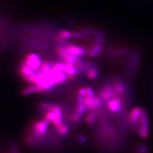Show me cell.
I'll list each match as a JSON object with an SVG mask.
<instances>
[{
	"mask_svg": "<svg viewBox=\"0 0 153 153\" xmlns=\"http://www.w3.org/2000/svg\"><path fill=\"white\" fill-rule=\"evenodd\" d=\"M98 96L106 103L117 97L113 82L108 81L103 83L99 88Z\"/></svg>",
	"mask_w": 153,
	"mask_h": 153,
	"instance_id": "1",
	"label": "cell"
},
{
	"mask_svg": "<svg viewBox=\"0 0 153 153\" xmlns=\"http://www.w3.org/2000/svg\"><path fill=\"white\" fill-rule=\"evenodd\" d=\"M136 131L140 137L146 138L149 133V121L146 111L142 109L141 116L137 124Z\"/></svg>",
	"mask_w": 153,
	"mask_h": 153,
	"instance_id": "2",
	"label": "cell"
},
{
	"mask_svg": "<svg viewBox=\"0 0 153 153\" xmlns=\"http://www.w3.org/2000/svg\"><path fill=\"white\" fill-rule=\"evenodd\" d=\"M106 107L111 112L117 114H121L124 111L126 110L124 100L123 98L119 97H116L110 100L107 103Z\"/></svg>",
	"mask_w": 153,
	"mask_h": 153,
	"instance_id": "3",
	"label": "cell"
},
{
	"mask_svg": "<svg viewBox=\"0 0 153 153\" xmlns=\"http://www.w3.org/2000/svg\"><path fill=\"white\" fill-rule=\"evenodd\" d=\"M139 60L140 54L137 52H133L129 57L126 65V71L129 76H132L134 75L137 71Z\"/></svg>",
	"mask_w": 153,
	"mask_h": 153,
	"instance_id": "4",
	"label": "cell"
},
{
	"mask_svg": "<svg viewBox=\"0 0 153 153\" xmlns=\"http://www.w3.org/2000/svg\"><path fill=\"white\" fill-rule=\"evenodd\" d=\"M23 63L33 70L37 71L43 62L38 55L35 53H31L26 56Z\"/></svg>",
	"mask_w": 153,
	"mask_h": 153,
	"instance_id": "5",
	"label": "cell"
},
{
	"mask_svg": "<svg viewBox=\"0 0 153 153\" xmlns=\"http://www.w3.org/2000/svg\"><path fill=\"white\" fill-rule=\"evenodd\" d=\"M115 91L117 97L123 98L126 93L127 87L123 79L119 76H115L113 79Z\"/></svg>",
	"mask_w": 153,
	"mask_h": 153,
	"instance_id": "6",
	"label": "cell"
},
{
	"mask_svg": "<svg viewBox=\"0 0 153 153\" xmlns=\"http://www.w3.org/2000/svg\"><path fill=\"white\" fill-rule=\"evenodd\" d=\"M65 47L69 53L73 56L81 57L88 54V49L83 47L71 44L65 45Z\"/></svg>",
	"mask_w": 153,
	"mask_h": 153,
	"instance_id": "7",
	"label": "cell"
},
{
	"mask_svg": "<svg viewBox=\"0 0 153 153\" xmlns=\"http://www.w3.org/2000/svg\"><path fill=\"white\" fill-rule=\"evenodd\" d=\"M19 72L21 76L23 78V79L25 81L31 83L32 79L37 74L36 71L31 69V68H30L29 66L25 65L23 63L21 66Z\"/></svg>",
	"mask_w": 153,
	"mask_h": 153,
	"instance_id": "8",
	"label": "cell"
},
{
	"mask_svg": "<svg viewBox=\"0 0 153 153\" xmlns=\"http://www.w3.org/2000/svg\"><path fill=\"white\" fill-rule=\"evenodd\" d=\"M142 108L139 107H136L134 108L130 113L129 115V124L131 126V128L136 131V128H137L138 123L140 120L141 112H142Z\"/></svg>",
	"mask_w": 153,
	"mask_h": 153,
	"instance_id": "9",
	"label": "cell"
},
{
	"mask_svg": "<svg viewBox=\"0 0 153 153\" xmlns=\"http://www.w3.org/2000/svg\"><path fill=\"white\" fill-rule=\"evenodd\" d=\"M100 74V68L99 66L95 63L90 62L86 75L88 78L91 80L97 79Z\"/></svg>",
	"mask_w": 153,
	"mask_h": 153,
	"instance_id": "10",
	"label": "cell"
},
{
	"mask_svg": "<svg viewBox=\"0 0 153 153\" xmlns=\"http://www.w3.org/2000/svg\"><path fill=\"white\" fill-rule=\"evenodd\" d=\"M103 51V45L94 42L91 46L88 49L87 55L91 58L95 57L101 53Z\"/></svg>",
	"mask_w": 153,
	"mask_h": 153,
	"instance_id": "11",
	"label": "cell"
},
{
	"mask_svg": "<svg viewBox=\"0 0 153 153\" xmlns=\"http://www.w3.org/2000/svg\"><path fill=\"white\" fill-rule=\"evenodd\" d=\"M99 119V111H90L87 114L85 120L86 123L89 124H93L95 123Z\"/></svg>",
	"mask_w": 153,
	"mask_h": 153,
	"instance_id": "12",
	"label": "cell"
},
{
	"mask_svg": "<svg viewBox=\"0 0 153 153\" xmlns=\"http://www.w3.org/2000/svg\"><path fill=\"white\" fill-rule=\"evenodd\" d=\"M107 53L112 56H119L121 55H126L128 53V49L125 48H117V49H112L109 48L107 51Z\"/></svg>",
	"mask_w": 153,
	"mask_h": 153,
	"instance_id": "13",
	"label": "cell"
},
{
	"mask_svg": "<svg viewBox=\"0 0 153 153\" xmlns=\"http://www.w3.org/2000/svg\"><path fill=\"white\" fill-rule=\"evenodd\" d=\"M72 37V33L68 30H62L59 33L58 41L60 42H65L66 40Z\"/></svg>",
	"mask_w": 153,
	"mask_h": 153,
	"instance_id": "14",
	"label": "cell"
},
{
	"mask_svg": "<svg viewBox=\"0 0 153 153\" xmlns=\"http://www.w3.org/2000/svg\"><path fill=\"white\" fill-rule=\"evenodd\" d=\"M70 120L73 124H77L79 123L82 119V115L78 113L76 111L70 115Z\"/></svg>",
	"mask_w": 153,
	"mask_h": 153,
	"instance_id": "15",
	"label": "cell"
},
{
	"mask_svg": "<svg viewBox=\"0 0 153 153\" xmlns=\"http://www.w3.org/2000/svg\"><path fill=\"white\" fill-rule=\"evenodd\" d=\"M36 92H38L37 85L36 84H33L30 86L25 88L22 91V93L23 95H27L32 94L33 93H36Z\"/></svg>",
	"mask_w": 153,
	"mask_h": 153,
	"instance_id": "16",
	"label": "cell"
},
{
	"mask_svg": "<svg viewBox=\"0 0 153 153\" xmlns=\"http://www.w3.org/2000/svg\"><path fill=\"white\" fill-rule=\"evenodd\" d=\"M57 134L60 136H65L69 131V127L65 124L63 123L61 126L56 129Z\"/></svg>",
	"mask_w": 153,
	"mask_h": 153,
	"instance_id": "17",
	"label": "cell"
},
{
	"mask_svg": "<svg viewBox=\"0 0 153 153\" xmlns=\"http://www.w3.org/2000/svg\"><path fill=\"white\" fill-rule=\"evenodd\" d=\"M72 37L76 39H83L85 38V34L81 32H74L72 33Z\"/></svg>",
	"mask_w": 153,
	"mask_h": 153,
	"instance_id": "18",
	"label": "cell"
},
{
	"mask_svg": "<svg viewBox=\"0 0 153 153\" xmlns=\"http://www.w3.org/2000/svg\"><path fill=\"white\" fill-rule=\"evenodd\" d=\"M79 142L83 143V142H84L86 141V139L84 137H80L79 138Z\"/></svg>",
	"mask_w": 153,
	"mask_h": 153,
	"instance_id": "19",
	"label": "cell"
}]
</instances>
